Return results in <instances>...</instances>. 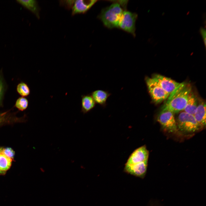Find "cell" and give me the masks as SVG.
Listing matches in <instances>:
<instances>
[{
    "label": "cell",
    "mask_w": 206,
    "mask_h": 206,
    "mask_svg": "<svg viewBox=\"0 0 206 206\" xmlns=\"http://www.w3.org/2000/svg\"><path fill=\"white\" fill-rule=\"evenodd\" d=\"M149 152L145 145L139 147L131 153L125 164L124 171L135 176L142 178L147 170Z\"/></svg>",
    "instance_id": "6da1fadb"
},
{
    "label": "cell",
    "mask_w": 206,
    "mask_h": 206,
    "mask_svg": "<svg viewBox=\"0 0 206 206\" xmlns=\"http://www.w3.org/2000/svg\"><path fill=\"white\" fill-rule=\"evenodd\" d=\"M192 91V87L189 83L186 82L180 83L169 94L161 110L169 111L174 114L183 111L189 95Z\"/></svg>",
    "instance_id": "7a4b0ae2"
},
{
    "label": "cell",
    "mask_w": 206,
    "mask_h": 206,
    "mask_svg": "<svg viewBox=\"0 0 206 206\" xmlns=\"http://www.w3.org/2000/svg\"><path fill=\"white\" fill-rule=\"evenodd\" d=\"M123 11L120 4L115 3L103 9L99 17L104 25L107 27H118L119 23Z\"/></svg>",
    "instance_id": "3957f363"
},
{
    "label": "cell",
    "mask_w": 206,
    "mask_h": 206,
    "mask_svg": "<svg viewBox=\"0 0 206 206\" xmlns=\"http://www.w3.org/2000/svg\"><path fill=\"white\" fill-rule=\"evenodd\" d=\"M176 123L178 130L184 133H193L201 128L194 115L184 111L179 114Z\"/></svg>",
    "instance_id": "277c9868"
},
{
    "label": "cell",
    "mask_w": 206,
    "mask_h": 206,
    "mask_svg": "<svg viewBox=\"0 0 206 206\" xmlns=\"http://www.w3.org/2000/svg\"><path fill=\"white\" fill-rule=\"evenodd\" d=\"M144 80L148 92L155 103H159L167 99L169 94L153 78L146 76Z\"/></svg>",
    "instance_id": "5b68a950"
},
{
    "label": "cell",
    "mask_w": 206,
    "mask_h": 206,
    "mask_svg": "<svg viewBox=\"0 0 206 206\" xmlns=\"http://www.w3.org/2000/svg\"><path fill=\"white\" fill-rule=\"evenodd\" d=\"M174 113L168 110H161L157 120L165 130L171 133H176L178 131L176 121Z\"/></svg>",
    "instance_id": "8992f818"
},
{
    "label": "cell",
    "mask_w": 206,
    "mask_h": 206,
    "mask_svg": "<svg viewBox=\"0 0 206 206\" xmlns=\"http://www.w3.org/2000/svg\"><path fill=\"white\" fill-rule=\"evenodd\" d=\"M137 17V15L135 13L124 11L119 23L118 27L135 35V22Z\"/></svg>",
    "instance_id": "52a82bcc"
},
{
    "label": "cell",
    "mask_w": 206,
    "mask_h": 206,
    "mask_svg": "<svg viewBox=\"0 0 206 206\" xmlns=\"http://www.w3.org/2000/svg\"><path fill=\"white\" fill-rule=\"evenodd\" d=\"M152 78L169 94L172 92L180 84L170 78L159 74H154Z\"/></svg>",
    "instance_id": "ba28073f"
},
{
    "label": "cell",
    "mask_w": 206,
    "mask_h": 206,
    "mask_svg": "<svg viewBox=\"0 0 206 206\" xmlns=\"http://www.w3.org/2000/svg\"><path fill=\"white\" fill-rule=\"evenodd\" d=\"M97 0H75L72 8V15L84 13L89 10Z\"/></svg>",
    "instance_id": "9c48e42d"
},
{
    "label": "cell",
    "mask_w": 206,
    "mask_h": 206,
    "mask_svg": "<svg viewBox=\"0 0 206 206\" xmlns=\"http://www.w3.org/2000/svg\"><path fill=\"white\" fill-rule=\"evenodd\" d=\"M90 94L96 103L104 108L106 107L107 100L111 95L108 91L102 90H96Z\"/></svg>",
    "instance_id": "30bf717a"
},
{
    "label": "cell",
    "mask_w": 206,
    "mask_h": 206,
    "mask_svg": "<svg viewBox=\"0 0 206 206\" xmlns=\"http://www.w3.org/2000/svg\"><path fill=\"white\" fill-rule=\"evenodd\" d=\"M194 117L200 128L206 125V103L202 101L199 103L195 113Z\"/></svg>",
    "instance_id": "8fae6325"
},
{
    "label": "cell",
    "mask_w": 206,
    "mask_h": 206,
    "mask_svg": "<svg viewBox=\"0 0 206 206\" xmlns=\"http://www.w3.org/2000/svg\"><path fill=\"white\" fill-rule=\"evenodd\" d=\"M81 112L84 114L90 111L95 106L96 103L90 94L81 96Z\"/></svg>",
    "instance_id": "7c38bea8"
},
{
    "label": "cell",
    "mask_w": 206,
    "mask_h": 206,
    "mask_svg": "<svg viewBox=\"0 0 206 206\" xmlns=\"http://www.w3.org/2000/svg\"><path fill=\"white\" fill-rule=\"evenodd\" d=\"M17 2L33 13L38 19L40 18V7L36 0H17Z\"/></svg>",
    "instance_id": "4fadbf2b"
},
{
    "label": "cell",
    "mask_w": 206,
    "mask_h": 206,
    "mask_svg": "<svg viewBox=\"0 0 206 206\" xmlns=\"http://www.w3.org/2000/svg\"><path fill=\"white\" fill-rule=\"evenodd\" d=\"M198 104L197 98L192 91L189 95L186 106L183 111L194 115Z\"/></svg>",
    "instance_id": "5bb4252c"
},
{
    "label": "cell",
    "mask_w": 206,
    "mask_h": 206,
    "mask_svg": "<svg viewBox=\"0 0 206 206\" xmlns=\"http://www.w3.org/2000/svg\"><path fill=\"white\" fill-rule=\"evenodd\" d=\"M12 159L3 154H0V170L5 171L9 169Z\"/></svg>",
    "instance_id": "9a60e30c"
},
{
    "label": "cell",
    "mask_w": 206,
    "mask_h": 206,
    "mask_svg": "<svg viewBox=\"0 0 206 206\" xmlns=\"http://www.w3.org/2000/svg\"><path fill=\"white\" fill-rule=\"evenodd\" d=\"M17 90L18 93L22 96H27L30 93L29 87L24 82L19 84L17 86Z\"/></svg>",
    "instance_id": "2e32d148"
},
{
    "label": "cell",
    "mask_w": 206,
    "mask_h": 206,
    "mask_svg": "<svg viewBox=\"0 0 206 206\" xmlns=\"http://www.w3.org/2000/svg\"><path fill=\"white\" fill-rule=\"evenodd\" d=\"M28 104L27 100L24 97H21L17 100L15 106L19 110L23 111L27 108Z\"/></svg>",
    "instance_id": "e0dca14e"
},
{
    "label": "cell",
    "mask_w": 206,
    "mask_h": 206,
    "mask_svg": "<svg viewBox=\"0 0 206 206\" xmlns=\"http://www.w3.org/2000/svg\"><path fill=\"white\" fill-rule=\"evenodd\" d=\"M2 153L11 159L13 158L15 155L14 151L10 148H3Z\"/></svg>",
    "instance_id": "ac0fdd59"
},
{
    "label": "cell",
    "mask_w": 206,
    "mask_h": 206,
    "mask_svg": "<svg viewBox=\"0 0 206 206\" xmlns=\"http://www.w3.org/2000/svg\"><path fill=\"white\" fill-rule=\"evenodd\" d=\"M75 0H64L60 1V4L67 9L72 8Z\"/></svg>",
    "instance_id": "d6986e66"
},
{
    "label": "cell",
    "mask_w": 206,
    "mask_h": 206,
    "mask_svg": "<svg viewBox=\"0 0 206 206\" xmlns=\"http://www.w3.org/2000/svg\"><path fill=\"white\" fill-rule=\"evenodd\" d=\"M4 90V86L2 78L0 76V105H1L2 104Z\"/></svg>",
    "instance_id": "ffe728a7"
},
{
    "label": "cell",
    "mask_w": 206,
    "mask_h": 206,
    "mask_svg": "<svg viewBox=\"0 0 206 206\" xmlns=\"http://www.w3.org/2000/svg\"><path fill=\"white\" fill-rule=\"evenodd\" d=\"M199 32L201 34L204 43L206 47V32L205 29L203 27H201L199 29Z\"/></svg>",
    "instance_id": "44dd1931"
},
{
    "label": "cell",
    "mask_w": 206,
    "mask_h": 206,
    "mask_svg": "<svg viewBox=\"0 0 206 206\" xmlns=\"http://www.w3.org/2000/svg\"><path fill=\"white\" fill-rule=\"evenodd\" d=\"M3 117L1 114H0V123L2 122V121L4 120V119L3 118Z\"/></svg>",
    "instance_id": "7402d4cb"
},
{
    "label": "cell",
    "mask_w": 206,
    "mask_h": 206,
    "mask_svg": "<svg viewBox=\"0 0 206 206\" xmlns=\"http://www.w3.org/2000/svg\"><path fill=\"white\" fill-rule=\"evenodd\" d=\"M5 173V171H3L0 170V175L4 174Z\"/></svg>",
    "instance_id": "603a6c76"
},
{
    "label": "cell",
    "mask_w": 206,
    "mask_h": 206,
    "mask_svg": "<svg viewBox=\"0 0 206 206\" xmlns=\"http://www.w3.org/2000/svg\"><path fill=\"white\" fill-rule=\"evenodd\" d=\"M3 148H0V154H2V152Z\"/></svg>",
    "instance_id": "cb8c5ba5"
}]
</instances>
